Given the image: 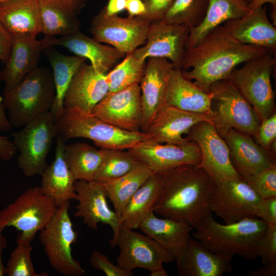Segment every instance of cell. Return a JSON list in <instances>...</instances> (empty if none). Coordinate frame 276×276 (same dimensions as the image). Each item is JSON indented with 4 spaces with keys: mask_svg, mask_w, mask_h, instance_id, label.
I'll use <instances>...</instances> for the list:
<instances>
[{
    "mask_svg": "<svg viewBox=\"0 0 276 276\" xmlns=\"http://www.w3.org/2000/svg\"><path fill=\"white\" fill-rule=\"evenodd\" d=\"M209 0H175L164 19L170 24L185 25L190 29L204 19Z\"/></svg>",
    "mask_w": 276,
    "mask_h": 276,
    "instance_id": "39",
    "label": "cell"
},
{
    "mask_svg": "<svg viewBox=\"0 0 276 276\" xmlns=\"http://www.w3.org/2000/svg\"><path fill=\"white\" fill-rule=\"evenodd\" d=\"M127 150L155 173L185 165H200L201 163L199 148L193 141L174 145L148 140Z\"/></svg>",
    "mask_w": 276,
    "mask_h": 276,
    "instance_id": "18",
    "label": "cell"
},
{
    "mask_svg": "<svg viewBox=\"0 0 276 276\" xmlns=\"http://www.w3.org/2000/svg\"><path fill=\"white\" fill-rule=\"evenodd\" d=\"M101 163L94 181L104 184L117 179L130 171L138 160L128 150L101 148Z\"/></svg>",
    "mask_w": 276,
    "mask_h": 276,
    "instance_id": "37",
    "label": "cell"
},
{
    "mask_svg": "<svg viewBox=\"0 0 276 276\" xmlns=\"http://www.w3.org/2000/svg\"><path fill=\"white\" fill-rule=\"evenodd\" d=\"M175 67L169 60L149 58L139 84L142 108L141 131L145 132L157 112L165 105L168 77Z\"/></svg>",
    "mask_w": 276,
    "mask_h": 276,
    "instance_id": "21",
    "label": "cell"
},
{
    "mask_svg": "<svg viewBox=\"0 0 276 276\" xmlns=\"http://www.w3.org/2000/svg\"><path fill=\"white\" fill-rule=\"evenodd\" d=\"M265 3H269L272 8H276V0H251L248 4L250 10L261 7Z\"/></svg>",
    "mask_w": 276,
    "mask_h": 276,
    "instance_id": "55",
    "label": "cell"
},
{
    "mask_svg": "<svg viewBox=\"0 0 276 276\" xmlns=\"http://www.w3.org/2000/svg\"><path fill=\"white\" fill-rule=\"evenodd\" d=\"M19 155L18 167L27 177L41 175L48 165L47 158L58 135L55 121L50 111L41 114L10 133Z\"/></svg>",
    "mask_w": 276,
    "mask_h": 276,
    "instance_id": "7",
    "label": "cell"
},
{
    "mask_svg": "<svg viewBox=\"0 0 276 276\" xmlns=\"http://www.w3.org/2000/svg\"><path fill=\"white\" fill-rule=\"evenodd\" d=\"M41 33L45 38L64 36L78 30L81 23L77 14L67 8L62 0H37Z\"/></svg>",
    "mask_w": 276,
    "mask_h": 276,
    "instance_id": "33",
    "label": "cell"
},
{
    "mask_svg": "<svg viewBox=\"0 0 276 276\" xmlns=\"http://www.w3.org/2000/svg\"><path fill=\"white\" fill-rule=\"evenodd\" d=\"M263 266L276 269V224H268L257 245Z\"/></svg>",
    "mask_w": 276,
    "mask_h": 276,
    "instance_id": "42",
    "label": "cell"
},
{
    "mask_svg": "<svg viewBox=\"0 0 276 276\" xmlns=\"http://www.w3.org/2000/svg\"><path fill=\"white\" fill-rule=\"evenodd\" d=\"M267 225L257 218L222 224L210 214L194 227L193 237L212 252L231 260L235 256L254 260L259 258L257 245Z\"/></svg>",
    "mask_w": 276,
    "mask_h": 276,
    "instance_id": "3",
    "label": "cell"
},
{
    "mask_svg": "<svg viewBox=\"0 0 276 276\" xmlns=\"http://www.w3.org/2000/svg\"><path fill=\"white\" fill-rule=\"evenodd\" d=\"M161 188L160 178L157 173H153L124 207L120 218L121 224L132 229L138 228L142 221L153 211Z\"/></svg>",
    "mask_w": 276,
    "mask_h": 276,
    "instance_id": "34",
    "label": "cell"
},
{
    "mask_svg": "<svg viewBox=\"0 0 276 276\" xmlns=\"http://www.w3.org/2000/svg\"><path fill=\"white\" fill-rule=\"evenodd\" d=\"M126 0H108L103 8L106 15L110 16L118 15L125 10Z\"/></svg>",
    "mask_w": 276,
    "mask_h": 276,
    "instance_id": "50",
    "label": "cell"
},
{
    "mask_svg": "<svg viewBox=\"0 0 276 276\" xmlns=\"http://www.w3.org/2000/svg\"><path fill=\"white\" fill-rule=\"evenodd\" d=\"M3 94V104L12 127L24 126L51 109L56 96L52 71L37 66Z\"/></svg>",
    "mask_w": 276,
    "mask_h": 276,
    "instance_id": "4",
    "label": "cell"
},
{
    "mask_svg": "<svg viewBox=\"0 0 276 276\" xmlns=\"http://www.w3.org/2000/svg\"><path fill=\"white\" fill-rule=\"evenodd\" d=\"M70 201L58 208L53 217L40 231L39 240L51 266L65 276L85 274L80 262L72 255V246L77 241L69 215Z\"/></svg>",
    "mask_w": 276,
    "mask_h": 276,
    "instance_id": "9",
    "label": "cell"
},
{
    "mask_svg": "<svg viewBox=\"0 0 276 276\" xmlns=\"http://www.w3.org/2000/svg\"><path fill=\"white\" fill-rule=\"evenodd\" d=\"M75 199L78 201L75 217L82 219L83 222L91 229L97 230L102 223L110 226L113 237L109 242L112 248L121 225L120 218L108 205L107 194L103 186L94 180H78L75 182Z\"/></svg>",
    "mask_w": 276,
    "mask_h": 276,
    "instance_id": "17",
    "label": "cell"
},
{
    "mask_svg": "<svg viewBox=\"0 0 276 276\" xmlns=\"http://www.w3.org/2000/svg\"><path fill=\"white\" fill-rule=\"evenodd\" d=\"M58 206L40 187H31L12 203L0 210V234L12 226L20 233L17 239L30 242L50 222Z\"/></svg>",
    "mask_w": 276,
    "mask_h": 276,
    "instance_id": "6",
    "label": "cell"
},
{
    "mask_svg": "<svg viewBox=\"0 0 276 276\" xmlns=\"http://www.w3.org/2000/svg\"><path fill=\"white\" fill-rule=\"evenodd\" d=\"M244 178L261 198L276 196V164Z\"/></svg>",
    "mask_w": 276,
    "mask_h": 276,
    "instance_id": "41",
    "label": "cell"
},
{
    "mask_svg": "<svg viewBox=\"0 0 276 276\" xmlns=\"http://www.w3.org/2000/svg\"><path fill=\"white\" fill-rule=\"evenodd\" d=\"M146 13L144 17L150 21L164 19L175 0H142Z\"/></svg>",
    "mask_w": 276,
    "mask_h": 276,
    "instance_id": "45",
    "label": "cell"
},
{
    "mask_svg": "<svg viewBox=\"0 0 276 276\" xmlns=\"http://www.w3.org/2000/svg\"><path fill=\"white\" fill-rule=\"evenodd\" d=\"M251 10L245 0H209L202 21L190 29L186 48L198 43L211 30L225 22L242 17Z\"/></svg>",
    "mask_w": 276,
    "mask_h": 276,
    "instance_id": "31",
    "label": "cell"
},
{
    "mask_svg": "<svg viewBox=\"0 0 276 276\" xmlns=\"http://www.w3.org/2000/svg\"><path fill=\"white\" fill-rule=\"evenodd\" d=\"M121 224L116 240L120 252L117 265L132 271L142 268L150 271L175 261L173 256L153 239Z\"/></svg>",
    "mask_w": 276,
    "mask_h": 276,
    "instance_id": "14",
    "label": "cell"
},
{
    "mask_svg": "<svg viewBox=\"0 0 276 276\" xmlns=\"http://www.w3.org/2000/svg\"><path fill=\"white\" fill-rule=\"evenodd\" d=\"M213 95L185 78L181 69L174 67L170 72L165 98V105L186 111L214 114Z\"/></svg>",
    "mask_w": 276,
    "mask_h": 276,
    "instance_id": "27",
    "label": "cell"
},
{
    "mask_svg": "<svg viewBox=\"0 0 276 276\" xmlns=\"http://www.w3.org/2000/svg\"><path fill=\"white\" fill-rule=\"evenodd\" d=\"M212 93L217 110L213 111L217 130L233 128L257 137L261 120L251 104L227 79L212 84Z\"/></svg>",
    "mask_w": 276,
    "mask_h": 276,
    "instance_id": "10",
    "label": "cell"
},
{
    "mask_svg": "<svg viewBox=\"0 0 276 276\" xmlns=\"http://www.w3.org/2000/svg\"><path fill=\"white\" fill-rule=\"evenodd\" d=\"M12 128V127L10 123L9 119L7 118L6 115L5 108L3 104V98L0 96V132H8L10 131Z\"/></svg>",
    "mask_w": 276,
    "mask_h": 276,
    "instance_id": "51",
    "label": "cell"
},
{
    "mask_svg": "<svg viewBox=\"0 0 276 276\" xmlns=\"http://www.w3.org/2000/svg\"><path fill=\"white\" fill-rule=\"evenodd\" d=\"M17 246L11 253L6 267L8 276H44L47 272H36L31 259V242L16 239Z\"/></svg>",
    "mask_w": 276,
    "mask_h": 276,
    "instance_id": "40",
    "label": "cell"
},
{
    "mask_svg": "<svg viewBox=\"0 0 276 276\" xmlns=\"http://www.w3.org/2000/svg\"><path fill=\"white\" fill-rule=\"evenodd\" d=\"M153 173L147 165L138 160L125 175L102 184L119 218L129 199Z\"/></svg>",
    "mask_w": 276,
    "mask_h": 276,
    "instance_id": "35",
    "label": "cell"
},
{
    "mask_svg": "<svg viewBox=\"0 0 276 276\" xmlns=\"http://www.w3.org/2000/svg\"><path fill=\"white\" fill-rule=\"evenodd\" d=\"M109 91L106 74L84 62L73 76L66 91L63 106L84 114H91Z\"/></svg>",
    "mask_w": 276,
    "mask_h": 276,
    "instance_id": "19",
    "label": "cell"
},
{
    "mask_svg": "<svg viewBox=\"0 0 276 276\" xmlns=\"http://www.w3.org/2000/svg\"><path fill=\"white\" fill-rule=\"evenodd\" d=\"M150 23L143 16H109L103 8L92 18L90 32L98 41L109 44L126 55L146 42Z\"/></svg>",
    "mask_w": 276,
    "mask_h": 276,
    "instance_id": "11",
    "label": "cell"
},
{
    "mask_svg": "<svg viewBox=\"0 0 276 276\" xmlns=\"http://www.w3.org/2000/svg\"><path fill=\"white\" fill-rule=\"evenodd\" d=\"M17 151L13 141L8 136L0 135V160L9 161L16 155Z\"/></svg>",
    "mask_w": 276,
    "mask_h": 276,
    "instance_id": "48",
    "label": "cell"
},
{
    "mask_svg": "<svg viewBox=\"0 0 276 276\" xmlns=\"http://www.w3.org/2000/svg\"><path fill=\"white\" fill-rule=\"evenodd\" d=\"M138 228L171 254L176 260L186 247L194 228L186 223L157 217L153 211L149 213Z\"/></svg>",
    "mask_w": 276,
    "mask_h": 276,
    "instance_id": "29",
    "label": "cell"
},
{
    "mask_svg": "<svg viewBox=\"0 0 276 276\" xmlns=\"http://www.w3.org/2000/svg\"><path fill=\"white\" fill-rule=\"evenodd\" d=\"M88 0H62L65 6L77 13L83 8Z\"/></svg>",
    "mask_w": 276,
    "mask_h": 276,
    "instance_id": "53",
    "label": "cell"
},
{
    "mask_svg": "<svg viewBox=\"0 0 276 276\" xmlns=\"http://www.w3.org/2000/svg\"><path fill=\"white\" fill-rule=\"evenodd\" d=\"M175 261L180 276H221L233 270L230 259L212 252L191 237Z\"/></svg>",
    "mask_w": 276,
    "mask_h": 276,
    "instance_id": "26",
    "label": "cell"
},
{
    "mask_svg": "<svg viewBox=\"0 0 276 276\" xmlns=\"http://www.w3.org/2000/svg\"><path fill=\"white\" fill-rule=\"evenodd\" d=\"M48 48L63 47L75 55L87 59L98 72L107 74L125 54L115 48L104 45L79 30L59 38H45Z\"/></svg>",
    "mask_w": 276,
    "mask_h": 276,
    "instance_id": "24",
    "label": "cell"
},
{
    "mask_svg": "<svg viewBox=\"0 0 276 276\" xmlns=\"http://www.w3.org/2000/svg\"><path fill=\"white\" fill-rule=\"evenodd\" d=\"M250 276H275L276 269L263 266L255 270H250L248 272Z\"/></svg>",
    "mask_w": 276,
    "mask_h": 276,
    "instance_id": "52",
    "label": "cell"
},
{
    "mask_svg": "<svg viewBox=\"0 0 276 276\" xmlns=\"http://www.w3.org/2000/svg\"><path fill=\"white\" fill-rule=\"evenodd\" d=\"M248 4L251 1V0H245Z\"/></svg>",
    "mask_w": 276,
    "mask_h": 276,
    "instance_id": "57",
    "label": "cell"
},
{
    "mask_svg": "<svg viewBox=\"0 0 276 276\" xmlns=\"http://www.w3.org/2000/svg\"><path fill=\"white\" fill-rule=\"evenodd\" d=\"M160 193L153 211L194 228L207 215L215 182L200 165H185L157 173Z\"/></svg>",
    "mask_w": 276,
    "mask_h": 276,
    "instance_id": "2",
    "label": "cell"
},
{
    "mask_svg": "<svg viewBox=\"0 0 276 276\" xmlns=\"http://www.w3.org/2000/svg\"><path fill=\"white\" fill-rule=\"evenodd\" d=\"M47 48L44 38L37 40L30 35L13 36L10 56L0 73L5 84L4 92L11 89L38 66L41 53Z\"/></svg>",
    "mask_w": 276,
    "mask_h": 276,
    "instance_id": "23",
    "label": "cell"
},
{
    "mask_svg": "<svg viewBox=\"0 0 276 276\" xmlns=\"http://www.w3.org/2000/svg\"><path fill=\"white\" fill-rule=\"evenodd\" d=\"M6 1V0H0V3H1V2H3V1Z\"/></svg>",
    "mask_w": 276,
    "mask_h": 276,
    "instance_id": "58",
    "label": "cell"
},
{
    "mask_svg": "<svg viewBox=\"0 0 276 276\" xmlns=\"http://www.w3.org/2000/svg\"><path fill=\"white\" fill-rule=\"evenodd\" d=\"M190 28L185 25L170 24L164 19L151 21L145 44L133 53L140 60L165 58L175 68L181 69Z\"/></svg>",
    "mask_w": 276,
    "mask_h": 276,
    "instance_id": "15",
    "label": "cell"
},
{
    "mask_svg": "<svg viewBox=\"0 0 276 276\" xmlns=\"http://www.w3.org/2000/svg\"><path fill=\"white\" fill-rule=\"evenodd\" d=\"M146 61L139 59L132 53L106 74L109 91H116L139 84L144 74Z\"/></svg>",
    "mask_w": 276,
    "mask_h": 276,
    "instance_id": "38",
    "label": "cell"
},
{
    "mask_svg": "<svg viewBox=\"0 0 276 276\" xmlns=\"http://www.w3.org/2000/svg\"><path fill=\"white\" fill-rule=\"evenodd\" d=\"M89 262L93 267L102 271L107 276H133L132 271L123 269L118 265L110 262L107 256L98 250L94 251L89 257Z\"/></svg>",
    "mask_w": 276,
    "mask_h": 276,
    "instance_id": "43",
    "label": "cell"
},
{
    "mask_svg": "<svg viewBox=\"0 0 276 276\" xmlns=\"http://www.w3.org/2000/svg\"><path fill=\"white\" fill-rule=\"evenodd\" d=\"M56 138L55 157L42 172L40 187L43 193L51 198L59 207L75 199L76 180L64 159L66 142L59 136Z\"/></svg>",
    "mask_w": 276,
    "mask_h": 276,
    "instance_id": "28",
    "label": "cell"
},
{
    "mask_svg": "<svg viewBox=\"0 0 276 276\" xmlns=\"http://www.w3.org/2000/svg\"><path fill=\"white\" fill-rule=\"evenodd\" d=\"M276 137V113L261 120L256 138L264 149H269Z\"/></svg>",
    "mask_w": 276,
    "mask_h": 276,
    "instance_id": "44",
    "label": "cell"
},
{
    "mask_svg": "<svg viewBox=\"0 0 276 276\" xmlns=\"http://www.w3.org/2000/svg\"><path fill=\"white\" fill-rule=\"evenodd\" d=\"M275 63L274 55L268 52L235 68L227 78L251 104L261 121L274 112L271 77Z\"/></svg>",
    "mask_w": 276,
    "mask_h": 276,
    "instance_id": "8",
    "label": "cell"
},
{
    "mask_svg": "<svg viewBox=\"0 0 276 276\" xmlns=\"http://www.w3.org/2000/svg\"><path fill=\"white\" fill-rule=\"evenodd\" d=\"M261 198L241 176L215 183L210 198V209L229 224L256 218V212Z\"/></svg>",
    "mask_w": 276,
    "mask_h": 276,
    "instance_id": "13",
    "label": "cell"
},
{
    "mask_svg": "<svg viewBox=\"0 0 276 276\" xmlns=\"http://www.w3.org/2000/svg\"><path fill=\"white\" fill-rule=\"evenodd\" d=\"M269 52L235 39L223 25L209 32L197 44L186 49L181 65L185 78L205 91L226 79L237 66Z\"/></svg>",
    "mask_w": 276,
    "mask_h": 276,
    "instance_id": "1",
    "label": "cell"
},
{
    "mask_svg": "<svg viewBox=\"0 0 276 276\" xmlns=\"http://www.w3.org/2000/svg\"><path fill=\"white\" fill-rule=\"evenodd\" d=\"M44 50L52 68L56 96L50 110L55 122L61 116L63 102L70 83L81 64L86 59L77 55L68 56L49 47Z\"/></svg>",
    "mask_w": 276,
    "mask_h": 276,
    "instance_id": "32",
    "label": "cell"
},
{
    "mask_svg": "<svg viewBox=\"0 0 276 276\" xmlns=\"http://www.w3.org/2000/svg\"><path fill=\"white\" fill-rule=\"evenodd\" d=\"M186 139L195 142L200 150V166L216 183L238 178L240 175L233 167L228 147L215 124L202 121L193 125Z\"/></svg>",
    "mask_w": 276,
    "mask_h": 276,
    "instance_id": "12",
    "label": "cell"
},
{
    "mask_svg": "<svg viewBox=\"0 0 276 276\" xmlns=\"http://www.w3.org/2000/svg\"><path fill=\"white\" fill-rule=\"evenodd\" d=\"M64 155L76 180H94L103 158L101 148L85 143L65 145Z\"/></svg>",
    "mask_w": 276,
    "mask_h": 276,
    "instance_id": "36",
    "label": "cell"
},
{
    "mask_svg": "<svg viewBox=\"0 0 276 276\" xmlns=\"http://www.w3.org/2000/svg\"><path fill=\"white\" fill-rule=\"evenodd\" d=\"M202 121L214 123V114L189 112L165 105L155 114L145 133L156 143L182 145L189 141L182 135Z\"/></svg>",
    "mask_w": 276,
    "mask_h": 276,
    "instance_id": "20",
    "label": "cell"
},
{
    "mask_svg": "<svg viewBox=\"0 0 276 276\" xmlns=\"http://www.w3.org/2000/svg\"><path fill=\"white\" fill-rule=\"evenodd\" d=\"M58 135L65 142L74 138L91 140L103 148L127 150L151 140L145 132L126 131L110 125L93 114H84L70 109L63 110L55 122Z\"/></svg>",
    "mask_w": 276,
    "mask_h": 276,
    "instance_id": "5",
    "label": "cell"
},
{
    "mask_svg": "<svg viewBox=\"0 0 276 276\" xmlns=\"http://www.w3.org/2000/svg\"><path fill=\"white\" fill-rule=\"evenodd\" d=\"M125 10L128 16L144 17L146 13L145 5L142 0H126Z\"/></svg>",
    "mask_w": 276,
    "mask_h": 276,
    "instance_id": "49",
    "label": "cell"
},
{
    "mask_svg": "<svg viewBox=\"0 0 276 276\" xmlns=\"http://www.w3.org/2000/svg\"><path fill=\"white\" fill-rule=\"evenodd\" d=\"M13 42V36L0 22V60L5 63L10 56Z\"/></svg>",
    "mask_w": 276,
    "mask_h": 276,
    "instance_id": "47",
    "label": "cell"
},
{
    "mask_svg": "<svg viewBox=\"0 0 276 276\" xmlns=\"http://www.w3.org/2000/svg\"><path fill=\"white\" fill-rule=\"evenodd\" d=\"M7 246V241L6 237L0 234V276L6 273V267L3 264L2 259L3 251Z\"/></svg>",
    "mask_w": 276,
    "mask_h": 276,
    "instance_id": "54",
    "label": "cell"
},
{
    "mask_svg": "<svg viewBox=\"0 0 276 276\" xmlns=\"http://www.w3.org/2000/svg\"><path fill=\"white\" fill-rule=\"evenodd\" d=\"M150 276H168V273L164 268L163 265L160 266L150 271Z\"/></svg>",
    "mask_w": 276,
    "mask_h": 276,
    "instance_id": "56",
    "label": "cell"
},
{
    "mask_svg": "<svg viewBox=\"0 0 276 276\" xmlns=\"http://www.w3.org/2000/svg\"><path fill=\"white\" fill-rule=\"evenodd\" d=\"M223 25L239 42L263 48L275 54L276 28L268 19L266 7L251 10L244 16Z\"/></svg>",
    "mask_w": 276,
    "mask_h": 276,
    "instance_id": "25",
    "label": "cell"
},
{
    "mask_svg": "<svg viewBox=\"0 0 276 276\" xmlns=\"http://www.w3.org/2000/svg\"><path fill=\"white\" fill-rule=\"evenodd\" d=\"M256 217L267 224H276V196L261 198L256 209Z\"/></svg>",
    "mask_w": 276,
    "mask_h": 276,
    "instance_id": "46",
    "label": "cell"
},
{
    "mask_svg": "<svg viewBox=\"0 0 276 276\" xmlns=\"http://www.w3.org/2000/svg\"><path fill=\"white\" fill-rule=\"evenodd\" d=\"M217 131L228 147L233 167L242 177L252 176L275 163L273 157L248 135L231 128Z\"/></svg>",
    "mask_w": 276,
    "mask_h": 276,
    "instance_id": "22",
    "label": "cell"
},
{
    "mask_svg": "<svg viewBox=\"0 0 276 276\" xmlns=\"http://www.w3.org/2000/svg\"><path fill=\"white\" fill-rule=\"evenodd\" d=\"M0 22L13 36L36 37L41 33L37 0H6L0 3Z\"/></svg>",
    "mask_w": 276,
    "mask_h": 276,
    "instance_id": "30",
    "label": "cell"
},
{
    "mask_svg": "<svg viewBox=\"0 0 276 276\" xmlns=\"http://www.w3.org/2000/svg\"><path fill=\"white\" fill-rule=\"evenodd\" d=\"M91 114L121 129L141 131L143 115L140 85L108 91Z\"/></svg>",
    "mask_w": 276,
    "mask_h": 276,
    "instance_id": "16",
    "label": "cell"
}]
</instances>
